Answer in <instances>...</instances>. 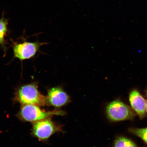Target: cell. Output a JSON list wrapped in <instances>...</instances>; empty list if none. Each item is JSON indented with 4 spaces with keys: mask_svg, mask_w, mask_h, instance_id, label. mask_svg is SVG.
<instances>
[{
    "mask_svg": "<svg viewBox=\"0 0 147 147\" xmlns=\"http://www.w3.org/2000/svg\"><path fill=\"white\" fill-rule=\"evenodd\" d=\"M16 96L19 102L24 105L43 106L47 101V98L38 91L35 82L21 86L16 91Z\"/></svg>",
    "mask_w": 147,
    "mask_h": 147,
    "instance_id": "1",
    "label": "cell"
},
{
    "mask_svg": "<svg viewBox=\"0 0 147 147\" xmlns=\"http://www.w3.org/2000/svg\"><path fill=\"white\" fill-rule=\"evenodd\" d=\"M106 111L108 118L113 122L132 120L136 116L131 108L119 100L110 102L107 107Z\"/></svg>",
    "mask_w": 147,
    "mask_h": 147,
    "instance_id": "2",
    "label": "cell"
},
{
    "mask_svg": "<svg viewBox=\"0 0 147 147\" xmlns=\"http://www.w3.org/2000/svg\"><path fill=\"white\" fill-rule=\"evenodd\" d=\"M46 43L38 41H24L22 43H14L12 46L14 58L21 61L30 59L34 57L41 46Z\"/></svg>",
    "mask_w": 147,
    "mask_h": 147,
    "instance_id": "3",
    "label": "cell"
},
{
    "mask_svg": "<svg viewBox=\"0 0 147 147\" xmlns=\"http://www.w3.org/2000/svg\"><path fill=\"white\" fill-rule=\"evenodd\" d=\"M20 115L24 120L28 122L36 121L47 119L54 115H63V112L54 111L45 112L34 105H24L20 111Z\"/></svg>",
    "mask_w": 147,
    "mask_h": 147,
    "instance_id": "4",
    "label": "cell"
},
{
    "mask_svg": "<svg viewBox=\"0 0 147 147\" xmlns=\"http://www.w3.org/2000/svg\"><path fill=\"white\" fill-rule=\"evenodd\" d=\"M58 130V127L49 119L36 121L33 126L34 135L38 139L42 140L48 139Z\"/></svg>",
    "mask_w": 147,
    "mask_h": 147,
    "instance_id": "5",
    "label": "cell"
},
{
    "mask_svg": "<svg viewBox=\"0 0 147 147\" xmlns=\"http://www.w3.org/2000/svg\"><path fill=\"white\" fill-rule=\"evenodd\" d=\"M47 99L49 104L56 107L65 105L69 101V95L61 87H58L49 90Z\"/></svg>",
    "mask_w": 147,
    "mask_h": 147,
    "instance_id": "6",
    "label": "cell"
},
{
    "mask_svg": "<svg viewBox=\"0 0 147 147\" xmlns=\"http://www.w3.org/2000/svg\"><path fill=\"white\" fill-rule=\"evenodd\" d=\"M129 100L131 107L140 118H144L146 115V102L140 93L136 90L132 91L129 95Z\"/></svg>",
    "mask_w": 147,
    "mask_h": 147,
    "instance_id": "7",
    "label": "cell"
},
{
    "mask_svg": "<svg viewBox=\"0 0 147 147\" xmlns=\"http://www.w3.org/2000/svg\"><path fill=\"white\" fill-rule=\"evenodd\" d=\"M8 20L5 18L4 13L3 12L0 18V45L4 51L7 50V43L5 38L8 32Z\"/></svg>",
    "mask_w": 147,
    "mask_h": 147,
    "instance_id": "8",
    "label": "cell"
},
{
    "mask_svg": "<svg viewBox=\"0 0 147 147\" xmlns=\"http://www.w3.org/2000/svg\"><path fill=\"white\" fill-rule=\"evenodd\" d=\"M113 147H139L131 140L124 137H119L115 139Z\"/></svg>",
    "mask_w": 147,
    "mask_h": 147,
    "instance_id": "9",
    "label": "cell"
},
{
    "mask_svg": "<svg viewBox=\"0 0 147 147\" xmlns=\"http://www.w3.org/2000/svg\"><path fill=\"white\" fill-rule=\"evenodd\" d=\"M129 131L140 138L147 144V127L142 128H130L129 129Z\"/></svg>",
    "mask_w": 147,
    "mask_h": 147,
    "instance_id": "10",
    "label": "cell"
},
{
    "mask_svg": "<svg viewBox=\"0 0 147 147\" xmlns=\"http://www.w3.org/2000/svg\"><path fill=\"white\" fill-rule=\"evenodd\" d=\"M146 111L147 112V102H146Z\"/></svg>",
    "mask_w": 147,
    "mask_h": 147,
    "instance_id": "11",
    "label": "cell"
},
{
    "mask_svg": "<svg viewBox=\"0 0 147 147\" xmlns=\"http://www.w3.org/2000/svg\"><path fill=\"white\" fill-rule=\"evenodd\" d=\"M146 94H147V91H146Z\"/></svg>",
    "mask_w": 147,
    "mask_h": 147,
    "instance_id": "12",
    "label": "cell"
}]
</instances>
